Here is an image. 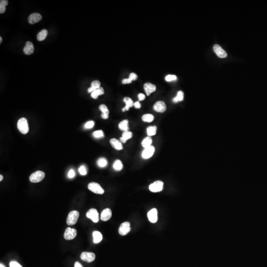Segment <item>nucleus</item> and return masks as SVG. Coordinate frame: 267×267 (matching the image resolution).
<instances>
[{
	"label": "nucleus",
	"mask_w": 267,
	"mask_h": 267,
	"mask_svg": "<svg viewBox=\"0 0 267 267\" xmlns=\"http://www.w3.org/2000/svg\"><path fill=\"white\" fill-rule=\"evenodd\" d=\"M88 189L90 190H91V192H93L94 193H96V194H104V190L102 187H101V186L95 182H92L90 183L88 185Z\"/></svg>",
	"instance_id": "obj_5"
},
{
	"label": "nucleus",
	"mask_w": 267,
	"mask_h": 267,
	"mask_svg": "<svg viewBox=\"0 0 267 267\" xmlns=\"http://www.w3.org/2000/svg\"><path fill=\"white\" fill-rule=\"evenodd\" d=\"M113 167L115 170L117 171H120L122 169L123 167L122 162L120 160H116L114 162Z\"/></svg>",
	"instance_id": "obj_27"
},
{
	"label": "nucleus",
	"mask_w": 267,
	"mask_h": 267,
	"mask_svg": "<svg viewBox=\"0 0 267 267\" xmlns=\"http://www.w3.org/2000/svg\"><path fill=\"white\" fill-rule=\"evenodd\" d=\"M132 137H133V133H132L131 132L129 131H125L122 134V136L120 138V140L121 143H125L128 140L131 138Z\"/></svg>",
	"instance_id": "obj_20"
},
{
	"label": "nucleus",
	"mask_w": 267,
	"mask_h": 267,
	"mask_svg": "<svg viewBox=\"0 0 267 267\" xmlns=\"http://www.w3.org/2000/svg\"><path fill=\"white\" fill-rule=\"evenodd\" d=\"M42 18V16L39 13H33L28 17V22L30 24H35L40 21Z\"/></svg>",
	"instance_id": "obj_14"
},
{
	"label": "nucleus",
	"mask_w": 267,
	"mask_h": 267,
	"mask_svg": "<svg viewBox=\"0 0 267 267\" xmlns=\"http://www.w3.org/2000/svg\"><path fill=\"white\" fill-rule=\"evenodd\" d=\"M112 216V211L109 208L104 209L101 213V220L103 221H107L111 218Z\"/></svg>",
	"instance_id": "obj_16"
},
{
	"label": "nucleus",
	"mask_w": 267,
	"mask_h": 267,
	"mask_svg": "<svg viewBox=\"0 0 267 267\" xmlns=\"http://www.w3.org/2000/svg\"><path fill=\"white\" fill-rule=\"evenodd\" d=\"M100 86H101V83L99 81L95 80V81H93L92 84H91V87L88 89V92L89 93H92L96 90L101 87Z\"/></svg>",
	"instance_id": "obj_23"
},
{
	"label": "nucleus",
	"mask_w": 267,
	"mask_h": 267,
	"mask_svg": "<svg viewBox=\"0 0 267 267\" xmlns=\"http://www.w3.org/2000/svg\"><path fill=\"white\" fill-rule=\"evenodd\" d=\"M129 78L132 81H135L138 79V75L136 73H131L130 74Z\"/></svg>",
	"instance_id": "obj_39"
},
{
	"label": "nucleus",
	"mask_w": 267,
	"mask_h": 267,
	"mask_svg": "<svg viewBox=\"0 0 267 267\" xmlns=\"http://www.w3.org/2000/svg\"><path fill=\"white\" fill-rule=\"evenodd\" d=\"M142 120L143 121L150 123L153 121L154 116L151 114H146L142 116Z\"/></svg>",
	"instance_id": "obj_31"
},
{
	"label": "nucleus",
	"mask_w": 267,
	"mask_h": 267,
	"mask_svg": "<svg viewBox=\"0 0 267 267\" xmlns=\"http://www.w3.org/2000/svg\"><path fill=\"white\" fill-rule=\"evenodd\" d=\"M45 174L44 172L41 171H37L32 174L29 177L30 182L33 183H37L42 181L45 178Z\"/></svg>",
	"instance_id": "obj_3"
},
{
	"label": "nucleus",
	"mask_w": 267,
	"mask_h": 267,
	"mask_svg": "<svg viewBox=\"0 0 267 267\" xmlns=\"http://www.w3.org/2000/svg\"><path fill=\"white\" fill-rule=\"evenodd\" d=\"M163 182L161 181H157L150 185L149 190L153 193L161 192L163 188Z\"/></svg>",
	"instance_id": "obj_4"
},
{
	"label": "nucleus",
	"mask_w": 267,
	"mask_h": 267,
	"mask_svg": "<svg viewBox=\"0 0 267 267\" xmlns=\"http://www.w3.org/2000/svg\"><path fill=\"white\" fill-rule=\"evenodd\" d=\"M99 109L102 112V114L109 115V111L108 109V107L105 105H101L99 106Z\"/></svg>",
	"instance_id": "obj_33"
},
{
	"label": "nucleus",
	"mask_w": 267,
	"mask_h": 267,
	"mask_svg": "<svg viewBox=\"0 0 267 267\" xmlns=\"http://www.w3.org/2000/svg\"><path fill=\"white\" fill-rule=\"evenodd\" d=\"M147 134L148 136H154L156 134L157 131V127L156 126H150L147 128Z\"/></svg>",
	"instance_id": "obj_29"
},
{
	"label": "nucleus",
	"mask_w": 267,
	"mask_h": 267,
	"mask_svg": "<svg viewBox=\"0 0 267 267\" xmlns=\"http://www.w3.org/2000/svg\"><path fill=\"white\" fill-rule=\"evenodd\" d=\"M177 79V77L175 75H168L165 77V80L167 82L175 81Z\"/></svg>",
	"instance_id": "obj_35"
},
{
	"label": "nucleus",
	"mask_w": 267,
	"mask_h": 267,
	"mask_svg": "<svg viewBox=\"0 0 267 267\" xmlns=\"http://www.w3.org/2000/svg\"><path fill=\"white\" fill-rule=\"evenodd\" d=\"M2 41H3V39H2V37H0V44L2 43Z\"/></svg>",
	"instance_id": "obj_46"
},
{
	"label": "nucleus",
	"mask_w": 267,
	"mask_h": 267,
	"mask_svg": "<svg viewBox=\"0 0 267 267\" xmlns=\"http://www.w3.org/2000/svg\"><path fill=\"white\" fill-rule=\"evenodd\" d=\"M8 4V1L7 0H1L0 1V14H2L6 11V6Z\"/></svg>",
	"instance_id": "obj_30"
},
{
	"label": "nucleus",
	"mask_w": 267,
	"mask_h": 267,
	"mask_svg": "<svg viewBox=\"0 0 267 267\" xmlns=\"http://www.w3.org/2000/svg\"><path fill=\"white\" fill-rule=\"evenodd\" d=\"M123 101L125 102L126 106H125L124 108L122 109L123 112H125V111H128L130 108H132V106H133V105H134V103L133 102V101H132V99L131 98H129V97H125V98H124Z\"/></svg>",
	"instance_id": "obj_19"
},
{
	"label": "nucleus",
	"mask_w": 267,
	"mask_h": 267,
	"mask_svg": "<svg viewBox=\"0 0 267 267\" xmlns=\"http://www.w3.org/2000/svg\"><path fill=\"white\" fill-rule=\"evenodd\" d=\"M48 35V31L46 29L42 30L37 36V39L39 41H42L46 38Z\"/></svg>",
	"instance_id": "obj_26"
},
{
	"label": "nucleus",
	"mask_w": 267,
	"mask_h": 267,
	"mask_svg": "<svg viewBox=\"0 0 267 267\" xmlns=\"http://www.w3.org/2000/svg\"><path fill=\"white\" fill-rule=\"evenodd\" d=\"M79 217V213L78 211L74 210L70 212L67 216L66 223L68 225H74L76 224Z\"/></svg>",
	"instance_id": "obj_2"
},
{
	"label": "nucleus",
	"mask_w": 267,
	"mask_h": 267,
	"mask_svg": "<svg viewBox=\"0 0 267 267\" xmlns=\"http://www.w3.org/2000/svg\"><path fill=\"white\" fill-rule=\"evenodd\" d=\"M158 212L156 208H153L150 210L147 213V217H148L149 221L153 223H155L158 220L157 217Z\"/></svg>",
	"instance_id": "obj_13"
},
{
	"label": "nucleus",
	"mask_w": 267,
	"mask_h": 267,
	"mask_svg": "<svg viewBox=\"0 0 267 267\" xmlns=\"http://www.w3.org/2000/svg\"><path fill=\"white\" fill-rule=\"evenodd\" d=\"M132 82V81L129 78L127 79H124L122 81V83L123 84H130Z\"/></svg>",
	"instance_id": "obj_42"
},
{
	"label": "nucleus",
	"mask_w": 267,
	"mask_h": 267,
	"mask_svg": "<svg viewBox=\"0 0 267 267\" xmlns=\"http://www.w3.org/2000/svg\"><path fill=\"white\" fill-rule=\"evenodd\" d=\"M155 151V148L153 146H150L147 148H144L141 154L142 157L144 159H148L150 158Z\"/></svg>",
	"instance_id": "obj_12"
},
{
	"label": "nucleus",
	"mask_w": 267,
	"mask_h": 267,
	"mask_svg": "<svg viewBox=\"0 0 267 267\" xmlns=\"http://www.w3.org/2000/svg\"><path fill=\"white\" fill-rule=\"evenodd\" d=\"M144 90L147 96H150L152 93L156 91V87L154 84L150 83H146L144 85Z\"/></svg>",
	"instance_id": "obj_15"
},
{
	"label": "nucleus",
	"mask_w": 267,
	"mask_h": 267,
	"mask_svg": "<svg viewBox=\"0 0 267 267\" xmlns=\"http://www.w3.org/2000/svg\"><path fill=\"white\" fill-rule=\"evenodd\" d=\"M10 267H23L19 264L16 261H11L10 263Z\"/></svg>",
	"instance_id": "obj_38"
},
{
	"label": "nucleus",
	"mask_w": 267,
	"mask_h": 267,
	"mask_svg": "<svg viewBox=\"0 0 267 267\" xmlns=\"http://www.w3.org/2000/svg\"><path fill=\"white\" fill-rule=\"evenodd\" d=\"M131 231L130 223L128 222H125L121 225L119 228V233L122 236L127 235Z\"/></svg>",
	"instance_id": "obj_8"
},
{
	"label": "nucleus",
	"mask_w": 267,
	"mask_h": 267,
	"mask_svg": "<svg viewBox=\"0 0 267 267\" xmlns=\"http://www.w3.org/2000/svg\"><path fill=\"white\" fill-rule=\"evenodd\" d=\"M0 267H5V266L4 265H3V264H0Z\"/></svg>",
	"instance_id": "obj_47"
},
{
	"label": "nucleus",
	"mask_w": 267,
	"mask_h": 267,
	"mask_svg": "<svg viewBox=\"0 0 267 267\" xmlns=\"http://www.w3.org/2000/svg\"><path fill=\"white\" fill-rule=\"evenodd\" d=\"M213 50L217 56L220 58H225L227 56V52L224 50L220 45L215 44L213 47Z\"/></svg>",
	"instance_id": "obj_10"
},
{
	"label": "nucleus",
	"mask_w": 267,
	"mask_h": 267,
	"mask_svg": "<svg viewBox=\"0 0 267 267\" xmlns=\"http://www.w3.org/2000/svg\"><path fill=\"white\" fill-rule=\"evenodd\" d=\"M94 125H95V123L93 121H90L86 123L85 125V128L86 129H91L94 127Z\"/></svg>",
	"instance_id": "obj_36"
},
{
	"label": "nucleus",
	"mask_w": 267,
	"mask_h": 267,
	"mask_svg": "<svg viewBox=\"0 0 267 267\" xmlns=\"http://www.w3.org/2000/svg\"><path fill=\"white\" fill-rule=\"evenodd\" d=\"M184 98V93L183 92L180 91L177 93L176 97L174 98L173 102L175 103L179 102H182L183 101Z\"/></svg>",
	"instance_id": "obj_28"
},
{
	"label": "nucleus",
	"mask_w": 267,
	"mask_h": 267,
	"mask_svg": "<svg viewBox=\"0 0 267 267\" xmlns=\"http://www.w3.org/2000/svg\"><path fill=\"white\" fill-rule=\"evenodd\" d=\"M104 90L102 87H99V88L93 92L91 94V97L94 99H97L99 96L102 95L104 94Z\"/></svg>",
	"instance_id": "obj_22"
},
{
	"label": "nucleus",
	"mask_w": 267,
	"mask_h": 267,
	"mask_svg": "<svg viewBox=\"0 0 267 267\" xmlns=\"http://www.w3.org/2000/svg\"><path fill=\"white\" fill-rule=\"evenodd\" d=\"M110 143L111 145L115 149L118 150H120L123 149V146L122 144V143L120 141H119V140H118L116 138H112L110 141Z\"/></svg>",
	"instance_id": "obj_18"
},
{
	"label": "nucleus",
	"mask_w": 267,
	"mask_h": 267,
	"mask_svg": "<svg viewBox=\"0 0 267 267\" xmlns=\"http://www.w3.org/2000/svg\"><path fill=\"white\" fill-rule=\"evenodd\" d=\"M79 172L80 173V174L83 176L87 174V171H86L85 167L84 166H81L80 168H79Z\"/></svg>",
	"instance_id": "obj_37"
},
{
	"label": "nucleus",
	"mask_w": 267,
	"mask_h": 267,
	"mask_svg": "<svg viewBox=\"0 0 267 267\" xmlns=\"http://www.w3.org/2000/svg\"><path fill=\"white\" fill-rule=\"evenodd\" d=\"M138 98L139 101H144V100L145 99H146V96H145L144 94H142V93H140V94L138 95Z\"/></svg>",
	"instance_id": "obj_41"
},
{
	"label": "nucleus",
	"mask_w": 267,
	"mask_h": 267,
	"mask_svg": "<svg viewBox=\"0 0 267 267\" xmlns=\"http://www.w3.org/2000/svg\"><path fill=\"white\" fill-rule=\"evenodd\" d=\"M77 231L75 229L67 228L64 234V238L66 240H72L75 238L77 235Z\"/></svg>",
	"instance_id": "obj_6"
},
{
	"label": "nucleus",
	"mask_w": 267,
	"mask_h": 267,
	"mask_svg": "<svg viewBox=\"0 0 267 267\" xmlns=\"http://www.w3.org/2000/svg\"><path fill=\"white\" fill-rule=\"evenodd\" d=\"M134 106L136 108L138 109V108H140L141 107V105L139 102H136L134 103Z\"/></svg>",
	"instance_id": "obj_43"
},
{
	"label": "nucleus",
	"mask_w": 267,
	"mask_h": 267,
	"mask_svg": "<svg viewBox=\"0 0 267 267\" xmlns=\"http://www.w3.org/2000/svg\"><path fill=\"white\" fill-rule=\"evenodd\" d=\"M93 241L95 243H99L102 241V235L99 231H95L93 233Z\"/></svg>",
	"instance_id": "obj_21"
},
{
	"label": "nucleus",
	"mask_w": 267,
	"mask_h": 267,
	"mask_svg": "<svg viewBox=\"0 0 267 267\" xmlns=\"http://www.w3.org/2000/svg\"><path fill=\"white\" fill-rule=\"evenodd\" d=\"M152 143H153L152 138L150 136H148L143 140L141 142V145L144 148H147L148 147L151 146Z\"/></svg>",
	"instance_id": "obj_25"
},
{
	"label": "nucleus",
	"mask_w": 267,
	"mask_h": 267,
	"mask_svg": "<svg viewBox=\"0 0 267 267\" xmlns=\"http://www.w3.org/2000/svg\"><path fill=\"white\" fill-rule=\"evenodd\" d=\"M128 123H129V122L128 120H124L122 121L118 125L119 129L124 132L127 131L129 129Z\"/></svg>",
	"instance_id": "obj_24"
},
{
	"label": "nucleus",
	"mask_w": 267,
	"mask_h": 267,
	"mask_svg": "<svg viewBox=\"0 0 267 267\" xmlns=\"http://www.w3.org/2000/svg\"><path fill=\"white\" fill-rule=\"evenodd\" d=\"M96 255L93 252H84L81 255V259L87 262H92L95 260Z\"/></svg>",
	"instance_id": "obj_9"
},
{
	"label": "nucleus",
	"mask_w": 267,
	"mask_h": 267,
	"mask_svg": "<svg viewBox=\"0 0 267 267\" xmlns=\"http://www.w3.org/2000/svg\"><path fill=\"white\" fill-rule=\"evenodd\" d=\"M17 128L20 133L23 134H26L29 131L27 120L25 118H21L17 122Z\"/></svg>",
	"instance_id": "obj_1"
},
{
	"label": "nucleus",
	"mask_w": 267,
	"mask_h": 267,
	"mask_svg": "<svg viewBox=\"0 0 267 267\" xmlns=\"http://www.w3.org/2000/svg\"><path fill=\"white\" fill-rule=\"evenodd\" d=\"M93 136H94L95 138H101L104 137V132L102 130H98V131L94 132V133H93Z\"/></svg>",
	"instance_id": "obj_34"
},
{
	"label": "nucleus",
	"mask_w": 267,
	"mask_h": 267,
	"mask_svg": "<svg viewBox=\"0 0 267 267\" xmlns=\"http://www.w3.org/2000/svg\"><path fill=\"white\" fill-rule=\"evenodd\" d=\"M3 176H2V175H0V181H2L3 180Z\"/></svg>",
	"instance_id": "obj_45"
},
{
	"label": "nucleus",
	"mask_w": 267,
	"mask_h": 267,
	"mask_svg": "<svg viewBox=\"0 0 267 267\" xmlns=\"http://www.w3.org/2000/svg\"><path fill=\"white\" fill-rule=\"evenodd\" d=\"M107 164H108L107 160L105 158H104V157L99 158L97 161V164L99 167H101V168H104L106 166Z\"/></svg>",
	"instance_id": "obj_32"
},
{
	"label": "nucleus",
	"mask_w": 267,
	"mask_h": 267,
	"mask_svg": "<svg viewBox=\"0 0 267 267\" xmlns=\"http://www.w3.org/2000/svg\"><path fill=\"white\" fill-rule=\"evenodd\" d=\"M74 267H83L82 265L78 262H76L74 265Z\"/></svg>",
	"instance_id": "obj_44"
},
{
	"label": "nucleus",
	"mask_w": 267,
	"mask_h": 267,
	"mask_svg": "<svg viewBox=\"0 0 267 267\" xmlns=\"http://www.w3.org/2000/svg\"><path fill=\"white\" fill-rule=\"evenodd\" d=\"M87 218L91 219L93 222L94 223H98L99 221V213L96 209H90L86 214Z\"/></svg>",
	"instance_id": "obj_7"
},
{
	"label": "nucleus",
	"mask_w": 267,
	"mask_h": 267,
	"mask_svg": "<svg viewBox=\"0 0 267 267\" xmlns=\"http://www.w3.org/2000/svg\"><path fill=\"white\" fill-rule=\"evenodd\" d=\"M34 51V47L32 43L30 41L27 42L23 49V52L26 55H31L33 53Z\"/></svg>",
	"instance_id": "obj_17"
},
{
	"label": "nucleus",
	"mask_w": 267,
	"mask_h": 267,
	"mask_svg": "<svg viewBox=\"0 0 267 267\" xmlns=\"http://www.w3.org/2000/svg\"><path fill=\"white\" fill-rule=\"evenodd\" d=\"M75 172L73 169L70 170L69 171L68 174V177L69 178H73L75 176Z\"/></svg>",
	"instance_id": "obj_40"
},
{
	"label": "nucleus",
	"mask_w": 267,
	"mask_h": 267,
	"mask_svg": "<svg viewBox=\"0 0 267 267\" xmlns=\"http://www.w3.org/2000/svg\"><path fill=\"white\" fill-rule=\"evenodd\" d=\"M154 111L160 113L165 112L167 109V106L165 102L163 101L157 102L153 106Z\"/></svg>",
	"instance_id": "obj_11"
}]
</instances>
